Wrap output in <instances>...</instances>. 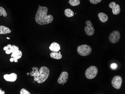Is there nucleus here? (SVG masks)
<instances>
[{"label": "nucleus", "instance_id": "nucleus-1", "mask_svg": "<svg viewBox=\"0 0 125 94\" xmlns=\"http://www.w3.org/2000/svg\"><path fill=\"white\" fill-rule=\"evenodd\" d=\"M48 8L39 5V8L35 15V21L40 25H46L52 22L54 17L52 15H47Z\"/></svg>", "mask_w": 125, "mask_h": 94}, {"label": "nucleus", "instance_id": "nucleus-2", "mask_svg": "<svg viewBox=\"0 0 125 94\" xmlns=\"http://www.w3.org/2000/svg\"><path fill=\"white\" fill-rule=\"evenodd\" d=\"M33 71L30 73V75L33 76L34 80L39 84L42 83L46 81L50 75V70L46 66H42L39 70L38 67H33Z\"/></svg>", "mask_w": 125, "mask_h": 94}, {"label": "nucleus", "instance_id": "nucleus-3", "mask_svg": "<svg viewBox=\"0 0 125 94\" xmlns=\"http://www.w3.org/2000/svg\"><path fill=\"white\" fill-rule=\"evenodd\" d=\"M92 52V48L86 44L79 45L77 48V52L80 55L83 56H88Z\"/></svg>", "mask_w": 125, "mask_h": 94}, {"label": "nucleus", "instance_id": "nucleus-4", "mask_svg": "<svg viewBox=\"0 0 125 94\" xmlns=\"http://www.w3.org/2000/svg\"><path fill=\"white\" fill-rule=\"evenodd\" d=\"M98 73V69L96 66H91L85 71V75L87 79L91 80L96 77Z\"/></svg>", "mask_w": 125, "mask_h": 94}, {"label": "nucleus", "instance_id": "nucleus-5", "mask_svg": "<svg viewBox=\"0 0 125 94\" xmlns=\"http://www.w3.org/2000/svg\"><path fill=\"white\" fill-rule=\"evenodd\" d=\"M122 83L123 79L120 76H115L113 77L112 80V85L113 87L116 89H120L122 85Z\"/></svg>", "mask_w": 125, "mask_h": 94}, {"label": "nucleus", "instance_id": "nucleus-6", "mask_svg": "<svg viewBox=\"0 0 125 94\" xmlns=\"http://www.w3.org/2000/svg\"><path fill=\"white\" fill-rule=\"evenodd\" d=\"M121 38L120 32L117 31H114L112 32L109 35V41L112 43L118 42Z\"/></svg>", "mask_w": 125, "mask_h": 94}, {"label": "nucleus", "instance_id": "nucleus-7", "mask_svg": "<svg viewBox=\"0 0 125 94\" xmlns=\"http://www.w3.org/2000/svg\"><path fill=\"white\" fill-rule=\"evenodd\" d=\"M87 26L84 28L85 33L88 36H92L94 33L95 29L92 22L90 20H87L86 21Z\"/></svg>", "mask_w": 125, "mask_h": 94}, {"label": "nucleus", "instance_id": "nucleus-8", "mask_svg": "<svg viewBox=\"0 0 125 94\" xmlns=\"http://www.w3.org/2000/svg\"><path fill=\"white\" fill-rule=\"evenodd\" d=\"M109 7L112 9V13L115 15L120 14L121 11L120 7L118 4H116L115 2H112L109 5Z\"/></svg>", "mask_w": 125, "mask_h": 94}, {"label": "nucleus", "instance_id": "nucleus-9", "mask_svg": "<svg viewBox=\"0 0 125 94\" xmlns=\"http://www.w3.org/2000/svg\"><path fill=\"white\" fill-rule=\"evenodd\" d=\"M69 78V74L66 72H63L58 78L57 82L60 84H63L67 83Z\"/></svg>", "mask_w": 125, "mask_h": 94}, {"label": "nucleus", "instance_id": "nucleus-10", "mask_svg": "<svg viewBox=\"0 0 125 94\" xmlns=\"http://www.w3.org/2000/svg\"><path fill=\"white\" fill-rule=\"evenodd\" d=\"M17 75L15 73L10 74H5L3 76V78L5 80L8 82H15L17 80Z\"/></svg>", "mask_w": 125, "mask_h": 94}, {"label": "nucleus", "instance_id": "nucleus-11", "mask_svg": "<svg viewBox=\"0 0 125 94\" xmlns=\"http://www.w3.org/2000/svg\"><path fill=\"white\" fill-rule=\"evenodd\" d=\"M49 49L52 52H58L60 50L61 48L59 43L54 42L51 44L49 47Z\"/></svg>", "mask_w": 125, "mask_h": 94}, {"label": "nucleus", "instance_id": "nucleus-12", "mask_svg": "<svg viewBox=\"0 0 125 94\" xmlns=\"http://www.w3.org/2000/svg\"><path fill=\"white\" fill-rule=\"evenodd\" d=\"M98 17L102 23H106L108 20V15L104 12H100L98 15Z\"/></svg>", "mask_w": 125, "mask_h": 94}, {"label": "nucleus", "instance_id": "nucleus-13", "mask_svg": "<svg viewBox=\"0 0 125 94\" xmlns=\"http://www.w3.org/2000/svg\"><path fill=\"white\" fill-rule=\"evenodd\" d=\"M11 31L10 29L4 26H0V34H8L11 33Z\"/></svg>", "mask_w": 125, "mask_h": 94}, {"label": "nucleus", "instance_id": "nucleus-14", "mask_svg": "<svg viewBox=\"0 0 125 94\" xmlns=\"http://www.w3.org/2000/svg\"><path fill=\"white\" fill-rule=\"evenodd\" d=\"M50 56L52 58L57 60L60 59L62 57V56L60 52H52L50 54Z\"/></svg>", "mask_w": 125, "mask_h": 94}, {"label": "nucleus", "instance_id": "nucleus-15", "mask_svg": "<svg viewBox=\"0 0 125 94\" xmlns=\"http://www.w3.org/2000/svg\"><path fill=\"white\" fill-rule=\"evenodd\" d=\"M22 56V52L20 50H18L14 51L12 52L11 55V57L19 59H20Z\"/></svg>", "mask_w": 125, "mask_h": 94}, {"label": "nucleus", "instance_id": "nucleus-16", "mask_svg": "<svg viewBox=\"0 0 125 94\" xmlns=\"http://www.w3.org/2000/svg\"><path fill=\"white\" fill-rule=\"evenodd\" d=\"M65 15L67 17H71L74 15V13L73 10L69 8L66 9L64 10Z\"/></svg>", "mask_w": 125, "mask_h": 94}, {"label": "nucleus", "instance_id": "nucleus-17", "mask_svg": "<svg viewBox=\"0 0 125 94\" xmlns=\"http://www.w3.org/2000/svg\"><path fill=\"white\" fill-rule=\"evenodd\" d=\"M80 0H69V3L72 7H76L80 4Z\"/></svg>", "mask_w": 125, "mask_h": 94}, {"label": "nucleus", "instance_id": "nucleus-18", "mask_svg": "<svg viewBox=\"0 0 125 94\" xmlns=\"http://www.w3.org/2000/svg\"><path fill=\"white\" fill-rule=\"evenodd\" d=\"M3 15L4 17H6L7 14L6 11L2 7H0V16Z\"/></svg>", "mask_w": 125, "mask_h": 94}, {"label": "nucleus", "instance_id": "nucleus-19", "mask_svg": "<svg viewBox=\"0 0 125 94\" xmlns=\"http://www.w3.org/2000/svg\"><path fill=\"white\" fill-rule=\"evenodd\" d=\"M118 65L116 63H112L110 65V68L112 70H115L118 68Z\"/></svg>", "mask_w": 125, "mask_h": 94}, {"label": "nucleus", "instance_id": "nucleus-20", "mask_svg": "<svg viewBox=\"0 0 125 94\" xmlns=\"http://www.w3.org/2000/svg\"><path fill=\"white\" fill-rule=\"evenodd\" d=\"M10 50H11L12 53L14 52V51L19 50V48L17 46H15V45H12L11 46V47L10 48Z\"/></svg>", "mask_w": 125, "mask_h": 94}, {"label": "nucleus", "instance_id": "nucleus-21", "mask_svg": "<svg viewBox=\"0 0 125 94\" xmlns=\"http://www.w3.org/2000/svg\"><path fill=\"white\" fill-rule=\"evenodd\" d=\"M20 94H31V93L29 92H28L27 90L25 88H22L20 90Z\"/></svg>", "mask_w": 125, "mask_h": 94}, {"label": "nucleus", "instance_id": "nucleus-22", "mask_svg": "<svg viewBox=\"0 0 125 94\" xmlns=\"http://www.w3.org/2000/svg\"><path fill=\"white\" fill-rule=\"evenodd\" d=\"M89 0L91 3L95 5L99 3L102 1V0Z\"/></svg>", "mask_w": 125, "mask_h": 94}, {"label": "nucleus", "instance_id": "nucleus-23", "mask_svg": "<svg viewBox=\"0 0 125 94\" xmlns=\"http://www.w3.org/2000/svg\"><path fill=\"white\" fill-rule=\"evenodd\" d=\"M5 52L7 54H11V53H12L11 50H10V49H7V50L5 51Z\"/></svg>", "mask_w": 125, "mask_h": 94}, {"label": "nucleus", "instance_id": "nucleus-24", "mask_svg": "<svg viewBox=\"0 0 125 94\" xmlns=\"http://www.w3.org/2000/svg\"><path fill=\"white\" fill-rule=\"evenodd\" d=\"M5 91L3 90H2V89L1 88H0V94H5Z\"/></svg>", "mask_w": 125, "mask_h": 94}, {"label": "nucleus", "instance_id": "nucleus-25", "mask_svg": "<svg viewBox=\"0 0 125 94\" xmlns=\"http://www.w3.org/2000/svg\"><path fill=\"white\" fill-rule=\"evenodd\" d=\"M10 61L11 62H14V58L12 57V58L10 59Z\"/></svg>", "mask_w": 125, "mask_h": 94}, {"label": "nucleus", "instance_id": "nucleus-26", "mask_svg": "<svg viewBox=\"0 0 125 94\" xmlns=\"http://www.w3.org/2000/svg\"><path fill=\"white\" fill-rule=\"evenodd\" d=\"M8 49V48L7 46H5V47H4L3 48V50L5 51H6V50H7Z\"/></svg>", "mask_w": 125, "mask_h": 94}, {"label": "nucleus", "instance_id": "nucleus-27", "mask_svg": "<svg viewBox=\"0 0 125 94\" xmlns=\"http://www.w3.org/2000/svg\"><path fill=\"white\" fill-rule=\"evenodd\" d=\"M14 62L15 63H17V62H18V59H15V58H14Z\"/></svg>", "mask_w": 125, "mask_h": 94}, {"label": "nucleus", "instance_id": "nucleus-28", "mask_svg": "<svg viewBox=\"0 0 125 94\" xmlns=\"http://www.w3.org/2000/svg\"><path fill=\"white\" fill-rule=\"evenodd\" d=\"M7 47L8 48V49H10V47H11V46H12V45H11L10 44H8L7 45Z\"/></svg>", "mask_w": 125, "mask_h": 94}, {"label": "nucleus", "instance_id": "nucleus-29", "mask_svg": "<svg viewBox=\"0 0 125 94\" xmlns=\"http://www.w3.org/2000/svg\"><path fill=\"white\" fill-rule=\"evenodd\" d=\"M27 75L29 76V75H30V73H27Z\"/></svg>", "mask_w": 125, "mask_h": 94}, {"label": "nucleus", "instance_id": "nucleus-30", "mask_svg": "<svg viewBox=\"0 0 125 94\" xmlns=\"http://www.w3.org/2000/svg\"><path fill=\"white\" fill-rule=\"evenodd\" d=\"M7 38L8 39V40H10V38H8V37H7Z\"/></svg>", "mask_w": 125, "mask_h": 94}]
</instances>
